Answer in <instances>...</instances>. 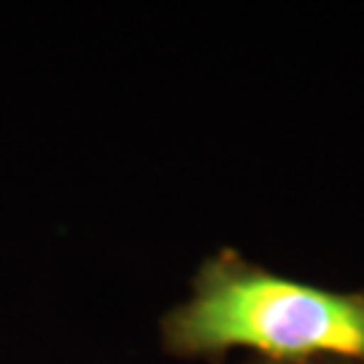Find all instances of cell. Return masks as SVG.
Returning a JSON list of instances; mask_svg holds the SVG:
<instances>
[{"mask_svg":"<svg viewBox=\"0 0 364 364\" xmlns=\"http://www.w3.org/2000/svg\"><path fill=\"white\" fill-rule=\"evenodd\" d=\"M162 346L173 356L208 362L251 348L275 362L364 364V289L311 287L224 248L200 264L189 299L162 316Z\"/></svg>","mask_w":364,"mask_h":364,"instance_id":"cell-1","label":"cell"},{"mask_svg":"<svg viewBox=\"0 0 364 364\" xmlns=\"http://www.w3.org/2000/svg\"><path fill=\"white\" fill-rule=\"evenodd\" d=\"M246 364H353L346 359H302V362H275V359H254Z\"/></svg>","mask_w":364,"mask_h":364,"instance_id":"cell-2","label":"cell"}]
</instances>
